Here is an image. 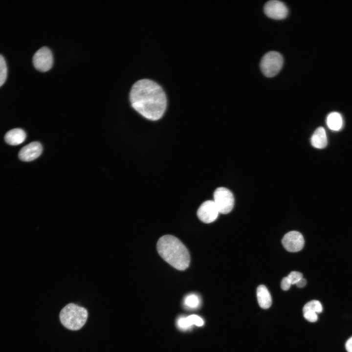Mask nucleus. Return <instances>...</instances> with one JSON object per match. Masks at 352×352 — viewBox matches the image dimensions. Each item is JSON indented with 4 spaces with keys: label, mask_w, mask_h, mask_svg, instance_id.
<instances>
[{
    "label": "nucleus",
    "mask_w": 352,
    "mask_h": 352,
    "mask_svg": "<svg viewBox=\"0 0 352 352\" xmlns=\"http://www.w3.org/2000/svg\"><path fill=\"white\" fill-rule=\"evenodd\" d=\"M219 212L213 200H208L203 202L197 211L198 219L203 222L209 223L214 221Z\"/></svg>",
    "instance_id": "8"
},
{
    "label": "nucleus",
    "mask_w": 352,
    "mask_h": 352,
    "mask_svg": "<svg viewBox=\"0 0 352 352\" xmlns=\"http://www.w3.org/2000/svg\"><path fill=\"white\" fill-rule=\"evenodd\" d=\"M311 144L315 148L323 149L327 145L326 132L322 127L316 129L311 138Z\"/></svg>",
    "instance_id": "13"
},
{
    "label": "nucleus",
    "mask_w": 352,
    "mask_h": 352,
    "mask_svg": "<svg viewBox=\"0 0 352 352\" xmlns=\"http://www.w3.org/2000/svg\"><path fill=\"white\" fill-rule=\"evenodd\" d=\"M291 284L287 277H284L281 282V286L284 290H287L289 289Z\"/></svg>",
    "instance_id": "22"
},
{
    "label": "nucleus",
    "mask_w": 352,
    "mask_h": 352,
    "mask_svg": "<svg viewBox=\"0 0 352 352\" xmlns=\"http://www.w3.org/2000/svg\"><path fill=\"white\" fill-rule=\"evenodd\" d=\"M156 248L160 256L175 268L184 270L189 266V252L176 237L170 235L162 236L157 241Z\"/></svg>",
    "instance_id": "2"
},
{
    "label": "nucleus",
    "mask_w": 352,
    "mask_h": 352,
    "mask_svg": "<svg viewBox=\"0 0 352 352\" xmlns=\"http://www.w3.org/2000/svg\"><path fill=\"white\" fill-rule=\"evenodd\" d=\"M53 62L52 53L51 50L45 46L39 49L33 57L34 67L42 72L49 70L52 66Z\"/></svg>",
    "instance_id": "6"
},
{
    "label": "nucleus",
    "mask_w": 352,
    "mask_h": 352,
    "mask_svg": "<svg viewBox=\"0 0 352 352\" xmlns=\"http://www.w3.org/2000/svg\"><path fill=\"white\" fill-rule=\"evenodd\" d=\"M264 12L268 17L275 20L285 19L288 14V9L282 2L277 0L267 2L264 6Z\"/></svg>",
    "instance_id": "9"
},
{
    "label": "nucleus",
    "mask_w": 352,
    "mask_h": 352,
    "mask_svg": "<svg viewBox=\"0 0 352 352\" xmlns=\"http://www.w3.org/2000/svg\"><path fill=\"white\" fill-rule=\"evenodd\" d=\"M7 73L6 62L3 56L0 55V87L5 82Z\"/></svg>",
    "instance_id": "17"
},
{
    "label": "nucleus",
    "mask_w": 352,
    "mask_h": 352,
    "mask_svg": "<svg viewBox=\"0 0 352 352\" xmlns=\"http://www.w3.org/2000/svg\"><path fill=\"white\" fill-rule=\"evenodd\" d=\"M187 318L192 325H195L197 326H201L204 324L203 319L197 315H191L188 316Z\"/></svg>",
    "instance_id": "20"
},
{
    "label": "nucleus",
    "mask_w": 352,
    "mask_h": 352,
    "mask_svg": "<svg viewBox=\"0 0 352 352\" xmlns=\"http://www.w3.org/2000/svg\"><path fill=\"white\" fill-rule=\"evenodd\" d=\"M88 316V311L85 308L70 303L63 308L59 317L65 327L72 330H77L85 325Z\"/></svg>",
    "instance_id": "3"
},
{
    "label": "nucleus",
    "mask_w": 352,
    "mask_h": 352,
    "mask_svg": "<svg viewBox=\"0 0 352 352\" xmlns=\"http://www.w3.org/2000/svg\"><path fill=\"white\" fill-rule=\"evenodd\" d=\"M26 137L25 132L22 129L16 128L7 132L4 136L5 142L10 145L22 144Z\"/></svg>",
    "instance_id": "11"
},
{
    "label": "nucleus",
    "mask_w": 352,
    "mask_h": 352,
    "mask_svg": "<svg viewBox=\"0 0 352 352\" xmlns=\"http://www.w3.org/2000/svg\"><path fill=\"white\" fill-rule=\"evenodd\" d=\"M327 124L328 127L332 131L340 130L343 124L340 114L337 112L330 113L327 118Z\"/></svg>",
    "instance_id": "14"
},
{
    "label": "nucleus",
    "mask_w": 352,
    "mask_h": 352,
    "mask_svg": "<svg viewBox=\"0 0 352 352\" xmlns=\"http://www.w3.org/2000/svg\"><path fill=\"white\" fill-rule=\"evenodd\" d=\"M303 315L305 318L310 322H316L318 319L317 313L311 310L303 311Z\"/></svg>",
    "instance_id": "21"
},
{
    "label": "nucleus",
    "mask_w": 352,
    "mask_h": 352,
    "mask_svg": "<svg viewBox=\"0 0 352 352\" xmlns=\"http://www.w3.org/2000/svg\"><path fill=\"white\" fill-rule=\"evenodd\" d=\"M345 347L348 352H352V336L347 341Z\"/></svg>",
    "instance_id": "23"
},
{
    "label": "nucleus",
    "mask_w": 352,
    "mask_h": 352,
    "mask_svg": "<svg viewBox=\"0 0 352 352\" xmlns=\"http://www.w3.org/2000/svg\"><path fill=\"white\" fill-rule=\"evenodd\" d=\"M283 58L279 52L272 51L266 53L262 58L260 68L263 73L267 77L276 75L281 70Z\"/></svg>",
    "instance_id": "4"
},
{
    "label": "nucleus",
    "mask_w": 352,
    "mask_h": 352,
    "mask_svg": "<svg viewBox=\"0 0 352 352\" xmlns=\"http://www.w3.org/2000/svg\"><path fill=\"white\" fill-rule=\"evenodd\" d=\"M257 297L260 307L263 309H267L272 304V298L270 294L264 285H260L257 289Z\"/></svg>",
    "instance_id": "12"
},
{
    "label": "nucleus",
    "mask_w": 352,
    "mask_h": 352,
    "mask_svg": "<svg viewBox=\"0 0 352 352\" xmlns=\"http://www.w3.org/2000/svg\"><path fill=\"white\" fill-rule=\"evenodd\" d=\"M132 108L144 117L155 121L164 115L168 98L162 86L150 79H141L132 86L129 94Z\"/></svg>",
    "instance_id": "1"
},
{
    "label": "nucleus",
    "mask_w": 352,
    "mask_h": 352,
    "mask_svg": "<svg viewBox=\"0 0 352 352\" xmlns=\"http://www.w3.org/2000/svg\"><path fill=\"white\" fill-rule=\"evenodd\" d=\"M176 323L178 328L182 330H187L192 326L187 317H179Z\"/></svg>",
    "instance_id": "18"
},
{
    "label": "nucleus",
    "mask_w": 352,
    "mask_h": 352,
    "mask_svg": "<svg viewBox=\"0 0 352 352\" xmlns=\"http://www.w3.org/2000/svg\"><path fill=\"white\" fill-rule=\"evenodd\" d=\"M43 147L40 143L32 142L22 147L20 151L18 156L23 161H31L38 158L42 154Z\"/></svg>",
    "instance_id": "10"
},
{
    "label": "nucleus",
    "mask_w": 352,
    "mask_h": 352,
    "mask_svg": "<svg viewBox=\"0 0 352 352\" xmlns=\"http://www.w3.org/2000/svg\"><path fill=\"white\" fill-rule=\"evenodd\" d=\"M200 304V298L195 293L187 295L184 299V305L189 309L197 308Z\"/></svg>",
    "instance_id": "15"
},
{
    "label": "nucleus",
    "mask_w": 352,
    "mask_h": 352,
    "mask_svg": "<svg viewBox=\"0 0 352 352\" xmlns=\"http://www.w3.org/2000/svg\"><path fill=\"white\" fill-rule=\"evenodd\" d=\"M323 308L321 303L317 300H312L308 302L304 307L303 311L311 310L316 313H321Z\"/></svg>",
    "instance_id": "16"
},
{
    "label": "nucleus",
    "mask_w": 352,
    "mask_h": 352,
    "mask_svg": "<svg viewBox=\"0 0 352 352\" xmlns=\"http://www.w3.org/2000/svg\"><path fill=\"white\" fill-rule=\"evenodd\" d=\"M282 242L287 251L296 252L302 249L305 241L303 235L300 232L292 231L285 235Z\"/></svg>",
    "instance_id": "7"
},
{
    "label": "nucleus",
    "mask_w": 352,
    "mask_h": 352,
    "mask_svg": "<svg viewBox=\"0 0 352 352\" xmlns=\"http://www.w3.org/2000/svg\"><path fill=\"white\" fill-rule=\"evenodd\" d=\"M287 277L291 285L296 284L301 279L303 278V274L299 272L293 271L291 272Z\"/></svg>",
    "instance_id": "19"
},
{
    "label": "nucleus",
    "mask_w": 352,
    "mask_h": 352,
    "mask_svg": "<svg viewBox=\"0 0 352 352\" xmlns=\"http://www.w3.org/2000/svg\"><path fill=\"white\" fill-rule=\"evenodd\" d=\"M213 201L219 213L223 214L230 212L234 205V198L233 194L225 187H219L215 191Z\"/></svg>",
    "instance_id": "5"
},
{
    "label": "nucleus",
    "mask_w": 352,
    "mask_h": 352,
    "mask_svg": "<svg viewBox=\"0 0 352 352\" xmlns=\"http://www.w3.org/2000/svg\"><path fill=\"white\" fill-rule=\"evenodd\" d=\"M306 280L305 278H302L296 284V285L298 287L302 288L306 286Z\"/></svg>",
    "instance_id": "24"
}]
</instances>
